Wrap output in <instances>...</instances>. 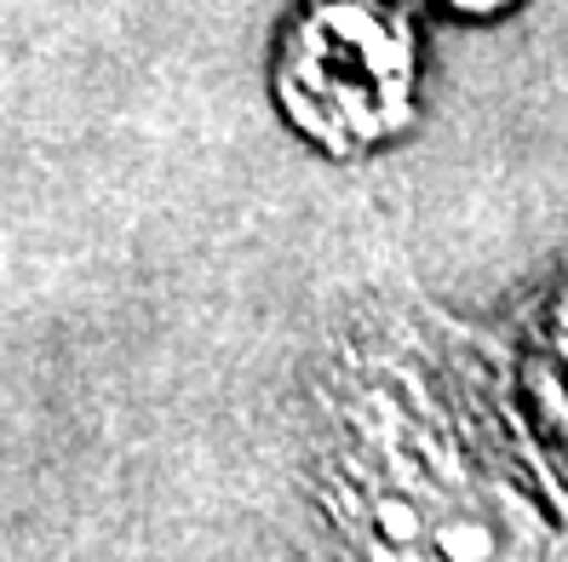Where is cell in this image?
<instances>
[{
  "mask_svg": "<svg viewBox=\"0 0 568 562\" xmlns=\"http://www.w3.org/2000/svg\"><path fill=\"white\" fill-rule=\"evenodd\" d=\"M271 98L298 144L367 161L403 144L425 104V47L403 0H305L271 52Z\"/></svg>",
  "mask_w": 568,
  "mask_h": 562,
  "instance_id": "cell-1",
  "label": "cell"
},
{
  "mask_svg": "<svg viewBox=\"0 0 568 562\" xmlns=\"http://www.w3.org/2000/svg\"><path fill=\"white\" fill-rule=\"evenodd\" d=\"M534 379H540V402L557 425H568V287L551 299L540 321V350H534Z\"/></svg>",
  "mask_w": 568,
  "mask_h": 562,
  "instance_id": "cell-2",
  "label": "cell"
},
{
  "mask_svg": "<svg viewBox=\"0 0 568 562\" xmlns=\"http://www.w3.org/2000/svg\"><path fill=\"white\" fill-rule=\"evenodd\" d=\"M419 7L448 12V18H459V23H499L506 12H517L523 0H419Z\"/></svg>",
  "mask_w": 568,
  "mask_h": 562,
  "instance_id": "cell-3",
  "label": "cell"
}]
</instances>
